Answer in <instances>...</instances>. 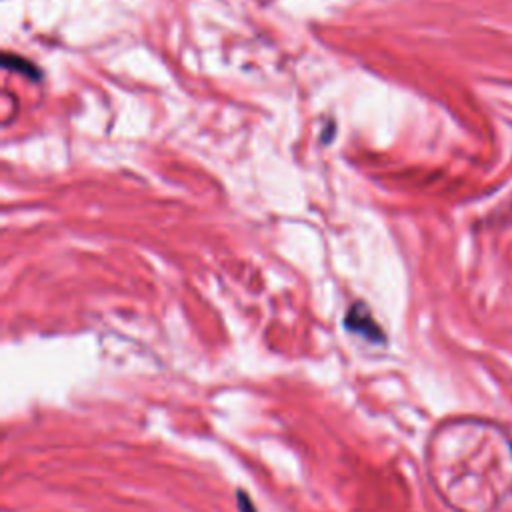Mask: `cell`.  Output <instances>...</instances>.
<instances>
[{"label": "cell", "instance_id": "cell-1", "mask_svg": "<svg viewBox=\"0 0 512 512\" xmlns=\"http://www.w3.org/2000/svg\"><path fill=\"white\" fill-rule=\"evenodd\" d=\"M344 324L350 332H356L360 334L362 338H368L372 342H382L384 336H382V330L380 326L374 322L370 310L362 304V302H356L348 308V314L344 318Z\"/></svg>", "mask_w": 512, "mask_h": 512}, {"label": "cell", "instance_id": "cell-2", "mask_svg": "<svg viewBox=\"0 0 512 512\" xmlns=\"http://www.w3.org/2000/svg\"><path fill=\"white\" fill-rule=\"evenodd\" d=\"M4 66L10 68V70H16V72H20V74H24V76H28V78H34V80L40 78V70H38L32 62H28V60H24V58H20V56L6 54V56H4Z\"/></svg>", "mask_w": 512, "mask_h": 512}]
</instances>
